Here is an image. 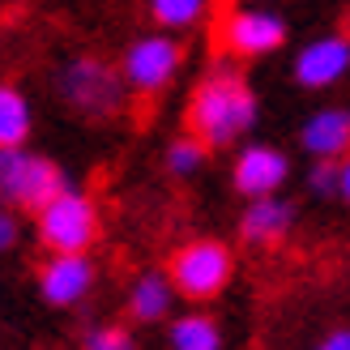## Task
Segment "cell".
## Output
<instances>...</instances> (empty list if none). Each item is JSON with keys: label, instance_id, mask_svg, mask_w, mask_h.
Here are the masks:
<instances>
[{"label": "cell", "instance_id": "6da1fadb", "mask_svg": "<svg viewBox=\"0 0 350 350\" xmlns=\"http://www.w3.org/2000/svg\"><path fill=\"white\" fill-rule=\"evenodd\" d=\"M256 120H260V98L252 81L243 77L239 60L231 56L205 68L184 107L188 133L201 137L209 150H239L252 137Z\"/></svg>", "mask_w": 350, "mask_h": 350}, {"label": "cell", "instance_id": "7a4b0ae2", "mask_svg": "<svg viewBox=\"0 0 350 350\" xmlns=\"http://www.w3.org/2000/svg\"><path fill=\"white\" fill-rule=\"evenodd\" d=\"M56 94L68 111H77L81 120H116L124 111L129 81L120 73V64H107L98 56H73L56 68Z\"/></svg>", "mask_w": 350, "mask_h": 350}, {"label": "cell", "instance_id": "3957f363", "mask_svg": "<svg viewBox=\"0 0 350 350\" xmlns=\"http://www.w3.org/2000/svg\"><path fill=\"white\" fill-rule=\"evenodd\" d=\"M103 235V214L90 192L68 184L43 209H34V239L47 252H90Z\"/></svg>", "mask_w": 350, "mask_h": 350}, {"label": "cell", "instance_id": "277c9868", "mask_svg": "<svg viewBox=\"0 0 350 350\" xmlns=\"http://www.w3.org/2000/svg\"><path fill=\"white\" fill-rule=\"evenodd\" d=\"M167 273H171L175 291H180V299L214 304L235 278V252L222 239H188L171 252Z\"/></svg>", "mask_w": 350, "mask_h": 350}, {"label": "cell", "instance_id": "5b68a950", "mask_svg": "<svg viewBox=\"0 0 350 350\" xmlns=\"http://www.w3.org/2000/svg\"><path fill=\"white\" fill-rule=\"evenodd\" d=\"M64 188H68V175L47 154L30 150V146L0 150V205L30 209L34 214V209H43Z\"/></svg>", "mask_w": 350, "mask_h": 350}, {"label": "cell", "instance_id": "8992f818", "mask_svg": "<svg viewBox=\"0 0 350 350\" xmlns=\"http://www.w3.org/2000/svg\"><path fill=\"white\" fill-rule=\"evenodd\" d=\"M180 68H184V43L171 30L137 34L120 56V73H124L133 98H159L180 77Z\"/></svg>", "mask_w": 350, "mask_h": 350}, {"label": "cell", "instance_id": "52a82bcc", "mask_svg": "<svg viewBox=\"0 0 350 350\" xmlns=\"http://www.w3.org/2000/svg\"><path fill=\"white\" fill-rule=\"evenodd\" d=\"M218 43L231 60H265L286 43V17L260 0H239L222 13Z\"/></svg>", "mask_w": 350, "mask_h": 350}, {"label": "cell", "instance_id": "ba28073f", "mask_svg": "<svg viewBox=\"0 0 350 350\" xmlns=\"http://www.w3.org/2000/svg\"><path fill=\"white\" fill-rule=\"evenodd\" d=\"M34 286L47 308H81L98 286V265L90 252H47L34 269Z\"/></svg>", "mask_w": 350, "mask_h": 350}, {"label": "cell", "instance_id": "9c48e42d", "mask_svg": "<svg viewBox=\"0 0 350 350\" xmlns=\"http://www.w3.org/2000/svg\"><path fill=\"white\" fill-rule=\"evenodd\" d=\"M291 180V154L273 142H243L231 159V188L243 201L278 197Z\"/></svg>", "mask_w": 350, "mask_h": 350}, {"label": "cell", "instance_id": "30bf717a", "mask_svg": "<svg viewBox=\"0 0 350 350\" xmlns=\"http://www.w3.org/2000/svg\"><path fill=\"white\" fill-rule=\"evenodd\" d=\"M291 77L299 90H334L350 77V34H317L291 60Z\"/></svg>", "mask_w": 350, "mask_h": 350}, {"label": "cell", "instance_id": "8fae6325", "mask_svg": "<svg viewBox=\"0 0 350 350\" xmlns=\"http://www.w3.org/2000/svg\"><path fill=\"white\" fill-rule=\"evenodd\" d=\"M295 218H299V209H295L282 192L278 197H256V201H243V214H239V239L248 243V248H278V243H286L291 231H295Z\"/></svg>", "mask_w": 350, "mask_h": 350}, {"label": "cell", "instance_id": "7c38bea8", "mask_svg": "<svg viewBox=\"0 0 350 350\" xmlns=\"http://www.w3.org/2000/svg\"><path fill=\"white\" fill-rule=\"evenodd\" d=\"M299 150L308 159L342 163L350 154V103H325L299 124Z\"/></svg>", "mask_w": 350, "mask_h": 350}, {"label": "cell", "instance_id": "4fadbf2b", "mask_svg": "<svg viewBox=\"0 0 350 350\" xmlns=\"http://www.w3.org/2000/svg\"><path fill=\"white\" fill-rule=\"evenodd\" d=\"M175 299H180V291H175L171 273L167 269H142L129 282L124 291V312L133 325H167L171 312H175Z\"/></svg>", "mask_w": 350, "mask_h": 350}, {"label": "cell", "instance_id": "5bb4252c", "mask_svg": "<svg viewBox=\"0 0 350 350\" xmlns=\"http://www.w3.org/2000/svg\"><path fill=\"white\" fill-rule=\"evenodd\" d=\"M167 350H226L222 325L209 312H180L167 321Z\"/></svg>", "mask_w": 350, "mask_h": 350}, {"label": "cell", "instance_id": "9a60e30c", "mask_svg": "<svg viewBox=\"0 0 350 350\" xmlns=\"http://www.w3.org/2000/svg\"><path fill=\"white\" fill-rule=\"evenodd\" d=\"M34 133V107L13 81H0V150L26 146Z\"/></svg>", "mask_w": 350, "mask_h": 350}, {"label": "cell", "instance_id": "2e32d148", "mask_svg": "<svg viewBox=\"0 0 350 350\" xmlns=\"http://www.w3.org/2000/svg\"><path fill=\"white\" fill-rule=\"evenodd\" d=\"M146 13H150V22L159 26V30L184 34V30L205 22L209 0H146Z\"/></svg>", "mask_w": 350, "mask_h": 350}, {"label": "cell", "instance_id": "e0dca14e", "mask_svg": "<svg viewBox=\"0 0 350 350\" xmlns=\"http://www.w3.org/2000/svg\"><path fill=\"white\" fill-rule=\"evenodd\" d=\"M205 159H209V146L201 142V137H192V133H180L163 150V167H167V175H175V180H192V175H201Z\"/></svg>", "mask_w": 350, "mask_h": 350}, {"label": "cell", "instance_id": "ac0fdd59", "mask_svg": "<svg viewBox=\"0 0 350 350\" xmlns=\"http://www.w3.org/2000/svg\"><path fill=\"white\" fill-rule=\"evenodd\" d=\"M338 184H342V163L334 159H308V175H304V188L312 197H338Z\"/></svg>", "mask_w": 350, "mask_h": 350}, {"label": "cell", "instance_id": "d6986e66", "mask_svg": "<svg viewBox=\"0 0 350 350\" xmlns=\"http://www.w3.org/2000/svg\"><path fill=\"white\" fill-rule=\"evenodd\" d=\"M81 350H137V338L124 325H90L81 334Z\"/></svg>", "mask_w": 350, "mask_h": 350}, {"label": "cell", "instance_id": "ffe728a7", "mask_svg": "<svg viewBox=\"0 0 350 350\" xmlns=\"http://www.w3.org/2000/svg\"><path fill=\"white\" fill-rule=\"evenodd\" d=\"M22 239V222H17V209L13 205H0V256H9Z\"/></svg>", "mask_w": 350, "mask_h": 350}, {"label": "cell", "instance_id": "44dd1931", "mask_svg": "<svg viewBox=\"0 0 350 350\" xmlns=\"http://www.w3.org/2000/svg\"><path fill=\"white\" fill-rule=\"evenodd\" d=\"M312 350H350V325H342V329H329V334L312 346Z\"/></svg>", "mask_w": 350, "mask_h": 350}, {"label": "cell", "instance_id": "7402d4cb", "mask_svg": "<svg viewBox=\"0 0 350 350\" xmlns=\"http://www.w3.org/2000/svg\"><path fill=\"white\" fill-rule=\"evenodd\" d=\"M338 201H346V205H350V154L342 159V184H338Z\"/></svg>", "mask_w": 350, "mask_h": 350}, {"label": "cell", "instance_id": "603a6c76", "mask_svg": "<svg viewBox=\"0 0 350 350\" xmlns=\"http://www.w3.org/2000/svg\"><path fill=\"white\" fill-rule=\"evenodd\" d=\"M260 5H269V0H260Z\"/></svg>", "mask_w": 350, "mask_h": 350}]
</instances>
